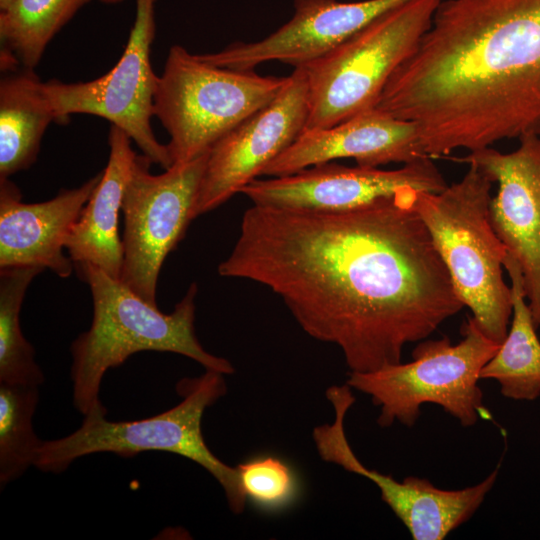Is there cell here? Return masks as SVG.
<instances>
[{"label": "cell", "mask_w": 540, "mask_h": 540, "mask_svg": "<svg viewBox=\"0 0 540 540\" xmlns=\"http://www.w3.org/2000/svg\"><path fill=\"white\" fill-rule=\"evenodd\" d=\"M416 192L342 211L253 205L218 272L271 289L351 372L399 363L464 307Z\"/></svg>", "instance_id": "cell-1"}, {"label": "cell", "mask_w": 540, "mask_h": 540, "mask_svg": "<svg viewBox=\"0 0 540 540\" xmlns=\"http://www.w3.org/2000/svg\"><path fill=\"white\" fill-rule=\"evenodd\" d=\"M375 108L430 158L540 136V0H442Z\"/></svg>", "instance_id": "cell-2"}, {"label": "cell", "mask_w": 540, "mask_h": 540, "mask_svg": "<svg viewBox=\"0 0 540 540\" xmlns=\"http://www.w3.org/2000/svg\"><path fill=\"white\" fill-rule=\"evenodd\" d=\"M74 267L88 285L93 302L91 325L70 348L73 403L83 415L102 406L99 392L105 373L137 352L177 353L206 370L224 375L234 372L230 361L207 352L196 336V283L189 286L173 311L165 314L100 268L89 263Z\"/></svg>", "instance_id": "cell-3"}, {"label": "cell", "mask_w": 540, "mask_h": 540, "mask_svg": "<svg viewBox=\"0 0 540 540\" xmlns=\"http://www.w3.org/2000/svg\"><path fill=\"white\" fill-rule=\"evenodd\" d=\"M492 183L469 164L463 178L441 192H416L411 207L428 229L459 299L484 334L501 344L512 316V292L503 279L508 250L490 219Z\"/></svg>", "instance_id": "cell-4"}, {"label": "cell", "mask_w": 540, "mask_h": 540, "mask_svg": "<svg viewBox=\"0 0 540 540\" xmlns=\"http://www.w3.org/2000/svg\"><path fill=\"white\" fill-rule=\"evenodd\" d=\"M182 401L169 410L137 421L106 419L102 405L84 416L81 426L66 437L41 442L35 467L43 472L61 473L76 459L110 452L134 457L146 451L183 456L207 470L223 488L229 508L241 514L247 498L237 467L217 458L205 443L201 422L205 410L227 392L224 374L206 370L177 384Z\"/></svg>", "instance_id": "cell-5"}, {"label": "cell", "mask_w": 540, "mask_h": 540, "mask_svg": "<svg viewBox=\"0 0 540 540\" xmlns=\"http://www.w3.org/2000/svg\"><path fill=\"white\" fill-rule=\"evenodd\" d=\"M461 333L457 344L446 336L421 340L412 351V361L367 372L350 371L346 383L368 395L379 408L380 427L394 422L413 426L426 403L440 406L462 426L471 427L480 418H490L479 386L480 372L500 343L486 336L473 317L463 324Z\"/></svg>", "instance_id": "cell-6"}, {"label": "cell", "mask_w": 540, "mask_h": 540, "mask_svg": "<svg viewBox=\"0 0 540 540\" xmlns=\"http://www.w3.org/2000/svg\"><path fill=\"white\" fill-rule=\"evenodd\" d=\"M286 79L219 67L173 45L154 96V116L170 137L166 145L172 165L208 152L224 135L270 103Z\"/></svg>", "instance_id": "cell-7"}, {"label": "cell", "mask_w": 540, "mask_h": 540, "mask_svg": "<svg viewBox=\"0 0 540 540\" xmlns=\"http://www.w3.org/2000/svg\"><path fill=\"white\" fill-rule=\"evenodd\" d=\"M441 1L408 0L300 67L309 95L305 130L331 127L375 108L391 75L429 29Z\"/></svg>", "instance_id": "cell-8"}, {"label": "cell", "mask_w": 540, "mask_h": 540, "mask_svg": "<svg viewBox=\"0 0 540 540\" xmlns=\"http://www.w3.org/2000/svg\"><path fill=\"white\" fill-rule=\"evenodd\" d=\"M209 151L162 174L137 156L123 201V266L121 282L157 306V282L167 255L177 246L193 220V209Z\"/></svg>", "instance_id": "cell-9"}, {"label": "cell", "mask_w": 540, "mask_h": 540, "mask_svg": "<svg viewBox=\"0 0 540 540\" xmlns=\"http://www.w3.org/2000/svg\"><path fill=\"white\" fill-rule=\"evenodd\" d=\"M156 0H136V15L120 59L106 74L88 82H44L57 121L72 114L102 117L125 131L152 163L172 166L167 145L153 133L154 96L158 76L151 61Z\"/></svg>", "instance_id": "cell-10"}, {"label": "cell", "mask_w": 540, "mask_h": 540, "mask_svg": "<svg viewBox=\"0 0 540 540\" xmlns=\"http://www.w3.org/2000/svg\"><path fill=\"white\" fill-rule=\"evenodd\" d=\"M335 418L318 425L312 436L321 459L373 482L382 501L408 529L414 540H442L467 522L479 509L496 483L500 464L480 483L461 489H442L425 478L399 481L390 474L367 468L353 452L344 428L347 412L355 403L348 384L326 391Z\"/></svg>", "instance_id": "cell-11"}, {"label": "cell", "mask_w": 540, "mask_h": 540, "mask_svg": "<svg viewBox=\"0 0 540 540\" xmlns=\"http://www.w3.org/2000/svg\"><path fill=\"white\" fill-rule=\"evenodd\" d=\"M309 95L303 68H295L278 95L209 150L193 209V219L225 203L305 131Z\"/></svg>", "instance_id": "cell-12"}, {"label": "cell", "mask_w": 540, "mask_h": 540, "mask_svg": "<svg viewBox=\"0 0 540 540\" xmlns=\"http://www.w3.org/2000/svg\"><path fill=\"white\" fill-rule=\"evenodd\" d=\"M446 187L432 158L423 157L394 170L328 162L286 176L255 179L241 193L253 205L342 211L414 191L438 193Z\"/></svg>", "instance_id": "cell-13"}, {"label": "cell", "mask_w": 540, "mask_h": 540, "mask_svg": "<svg viewBox=\"0 0 540 540\" xmlns=\"http://www.w3.org/2000/svg\"><path fill=\"white\" fill-rule=\"evenodd\" d=\"M510 153L490 147L456 161L473 164L498 183L490 219L503 244L518 262L534 320L540 322V136L527 135Z\"/></svg>", "instance_id": "cell-14"}, {"label": "cell", "mask_w": 540, "mask_h": 540, "mask_svg": "<svg viewBox=\"0 0 540 540\" xmlns=\"http://www.w3.org/2000/svg\"><path fill=\"white\" fill-rule=\"evenodd\" d=\"M407 1L294 0L291 19L264 39L198 55L210 64L233 70H253L269 61L300 68L327 55L374 19Z\"/></svg>", "instance_id": "cell-15"}, {"label": "cell", "mask_w": 540, "mask_h": 540, "mask_svg": "<svg viewBox=\"0 0 540 540\" xmlns=\"http://www.w3.org/2000/svg\"><path fill=\"white\" fill-rule=\"evenodd\" d=\"M101 176L39 203L22 202L20 190L0 179V268L37 267L68 278L74 263L65 243Z\"/></svg>", "instance_id": "cell-16"}, {"label": "cell", "mask_w": 540, "mask_h": 540, "mask_svg": "<svg viewBox=\"0 0 540 540\" xmlns=\"http://www.w3.org/2000/svg\"><path fill=\"white\" fill-rule=\"evenodd\" d=\"M423 157L429 156L413 122L373 108L331 127L305 130L265 168L263 175L286 176L343 158H352L359 166L378 167Z\"/></svg>", "instance_id": "cell-17"}, {"label": "cell", "mask_w": 540, "mask_h": 540, "mask_svg": "<svg viewBox=\"0 0 540 540\" xmlns=\"http://www.w3.org/2000/svg\"><path fill=\"white\" fill-rule=\"evenodd\" d=\"M131 140L125 131L111 125L107 165L65 243L74 264H92L119 280L123 266L119 212L137 157Z\"/></svg>", "instance_id": "cell-18"}, {"label": "cell", "mask_w": 540, "mask_h": 540, "mask_svg": "<svg viewBox=\"0 0 540 540\" xmlns=\"http://www.w3.org/2000/svg\"><path fill=\"white\" fill-rule=\"evenodd\" d=\"M56 113L32 69L23 68L0 81V179L29 168Z\"/></svg>", "instance_id": "cell-19"}, {"label": "cell", "mask_w": 540, "mask_h": 540, "mask_svg": "<svg viewBox=\"0 0 540 540\" xmlns=\"http://www.w3.org/2000/svg\"><path fill=\"white\" fill-rule=\"evenodd\" d=\"M504 268L511 279L510 329L494 356L483 366L480 379L495 380L500 393L511 400L534 401L540 397V340L517 260L507 253Z\"/></svg>", "instance_id": "cell-20"}, {"label": "cell", "mask_w": 540, "mask_h": 540, "mask_svg": "<svg viewBox=\"0 0 540 540\" xmlns=\"http://www.w3.org/2000/svg\"><path fill=\"white\" fill-rule=\"evenodd\" d=\"M90 0H12L0 11L1 64L34 69L52 38Z\"/></svg>", "instance_id": "cell-21"}, {"label": "cell", "mask_w": 540, "mask_h": 540, "mask_svg": "<svg viewBox=\"0 0 540 540\" xmlns=\"http://www.w3.org/2000/svg\"><path fill=\"white\" fill-rule=\"evenodd\" d=\"M42 271L37 267L0 268V383L40 386L44 382L35 350L20 325L25 293Z\"/></svg>", "instance_id": "cell-22"}, {"label": "cell", "mask_w": 540, "mask_h": 540, "mask_svg": "<svg viewBox=\"0 0 540 540\" xmlns=\"http://www.w3.org/2000/svg\"><path fill=\"white\" fill-rule=\"evenodd\" d=\"M39 386L0 383V485L19 478L34 465L42 442L32 418L39 401Z\"/></svg>", "instance_id": "cell-23"}, {"label": "cell", "mask_w": 540, "mask_h": 540, "mask_svg": "<svg viewBox=\"0 0 540 540\" xmlns=\"http://www.w3.org/2000/svg\"><path fill=\"white\" fill-rule=\"evenodd\" d=\"M236 467L247 500L262 511L284 510L299 496L296 473L278 457L255 456Z\"/></svg>", "instance_id": "cell-24"}, {"label": "cell", "mask_w": 540, "mask_h": 540, "mask_svg": "<svg viewBox=\"0 0 540 540\" xmlns=\"http://www.w3.org/2000/svg\"><path fill=\"white\" fill-rule=\"evenodd\" d=\"M12 0H0V11L8 7Z\"/></svg>", "instance_id": "cell-25"}, {"label": "cell", "mask_w": 540, "mask_h": 540, "mask_svg": "<svg viewBox=\"0 0 540 540\" xmlns=\"http://www.w3.org/2000/svg\"><path fill=\"white\" fill-rule=\"evenodd\" d=\"M102 3L104 4H109V5H112V4H118V3H121L123 0H100Z\"/></svg>", "instance_id": "cell-26"}, {"label": "cell", "mask_w": 540, "mask_h": 540, "mask_svg": "<svg viewBox=\"0 0 540 540\" xmlns=\"http://www.w3.org/2000/svg\"><path fill=\"white\" fill-rule=\"evenodd\" d=\"M538 326H540V322L538 323Z\"/></svg>", "instance_id": "cell-27"}]
</instances>
